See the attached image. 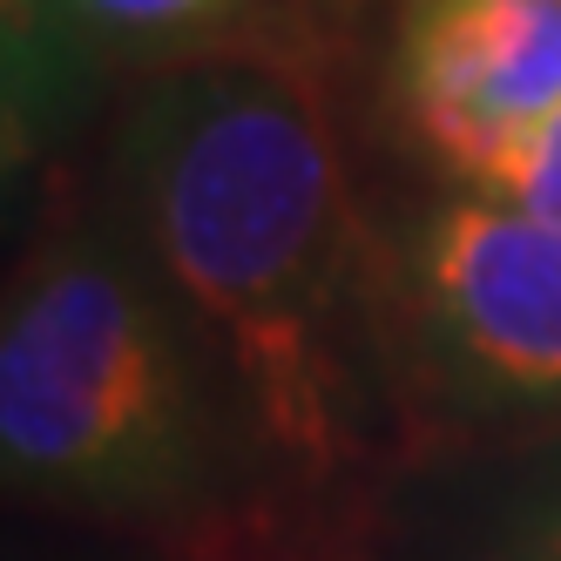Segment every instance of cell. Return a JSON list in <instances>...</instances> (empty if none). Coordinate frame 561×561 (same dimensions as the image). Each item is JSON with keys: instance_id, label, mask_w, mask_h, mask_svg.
<instances>
[{"instance_id": "2", "label": "cell", "mask_w": 561, "mask_h": 561, "mask_svg": "<svg viewBox=\"0 0 561 561\" xmlns=\"http://www.w3.org/2000/svg\"><path fill=\"white\" fill-rule=\"evenodd\" d=\"M244 426L204 339L123 230L61 217L8 285V488L102 520H183L224 501Z\"/></svg>"}, {"instance_id": "3", "label": "cell", "mask_w": 561, "mask_h": 561, "mask_svg": "<svg viewBox=\"0 0 561 561\" xmlns=\"http://www.w3.org/2000/svg\"><path fill=\"white\" fill-rule=\"evenodd\" d=\"M399 386L501 439L561 433V230L494 204L439 196L386 251Z\"/></svg>"}, {"instance_id": "5", "label": "cell", "mask_w": 561, "mask_h": 561, "mask_svg": "<svg viewBox=\"0 0 561 561\" xmlns=\"http://www.w3.org/2000/svg\"><path fill=\"white\" fill-rule=\"evenodd\" d=\"M392 561H561V433L447 480L399 528Z\"/></svg>"}, {"instance_id": "6", "label": "cell", "mask_w": 561, "mask_h": 561, "mask_svg": "<svg viewBox=\"0 0 561 561\" xmlns=\"http://www.w3.org/2000/svg\"><path fill=\"white\" fill-rule=\"evenodd\" d=\"M61 14L102 75L108 68L163 75L183 61L271 48L264 42L271 0H61Z\"/></svg>"}, {"instance_id": "7", "label": "cell", "mask_w": 561, "mask_h": 561, "mask_svg": "<svg viewBox=\"0 0 561 561\" xmlns=\"http://www.w3.org/2000/svg\"><path fill=\"white\" fill-rule=\"evenodd\" d=\"M0 48H8V163L21 170L82 123L102 68L68 27L61 0H0Z\"/></svg>"}, {"instance_id": "8", "label": "cell", "mask_w": 561, "mask_h": 561, "mask_svg": "<svg viewBox=\"0 0 561 561\" xmlns=\"http://www.w3.org/2000/svg\"><path fill=\"white\" fill-rule=\"evenodd\" d=\"M494 204H514V210H528V217H541V224L561 230V108L548 115V129L535 136L528 163L514 170V183L494 196Z\"/></svg>"}, {"instance_id": "1", "label": "cell", "mask_w": 561, "mask_h": 561, "mask_svg": "<svg viewBox=\"0 0 561 561\" xmlns=\"http://www.w3.org/2000/svg\"><path fill=\"white\" fill-rule=\"evenodd\" d=\"M115 224L217 358L244 447L332 488L379 447L399 352L318 75L237 48L142 75L108 149Z\"/></svg>"}, {"instance_id": "4", "label": "cell", "mask_w": 561, "mask_h": 561, "mask_svg": "<svg viewBox=\"0 0 561 561\" xmlns=\"http://www.w3.org/2000/svg\"><path fill=\"white\" fill-rule=\"evenodd\" d=\"M386 108L460 196H501L561 108V0H399Z\"/></svg>"}]
</instances>
